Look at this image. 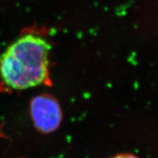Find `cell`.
<instances>
[{
  "mask_svg": "<svg viewBox=\"0 0 158 158\" xmlns=\"http://www.w3.org/2000/svg\"><path fill=\"white\" fill-rule=\"evenodd\" d=\"M50 45L39 35L18 37L0 54V92L39 86L48 76Z\"/></svg>",
  "mask_w": 158,
  "mask_h": 158,
  "instance_id": "1",
  "label": "cell"
},
{
  "mask_svg": "<svg viewBox=\"0 0 158 158\" xmlns=\"http://www.w3.org/2000/svg\"><path fill=\"white\" fill-rule=\"evenodd\" d=\"M30 114L35 127L45 133L56 130L62 121V110L58 102L46 94L37 96L31 100Z\"/></svg>",
  "mask_w": 158,
  "mask_h": 158,
  "instance_id": "2",
  "label": "cell"
},
{
  "mask_svg": "<svg viewBox=\"0 0 158 158\" xmlns=\"http://www.w3.org/2000/svg\"><path fill=\"white\" fill-rule=\"evenodd\" d=\"M112 158H138L136 156L133 155H130V154H122V155H116L115 157Z\"/></svg>",
  "mask_w": 158,
  "mask_h": 158,
  "instance_id": "3",
  "label": "cell"
},
{
  "mask_svg": "<svg viewBox=\"0 0 158 158\" xmlns=\"http://www.w3.org/2000/svg\"><path fill=\"white\" fill-rule=\"evenodd\" d=\"M0 138H5V135H4L2 133L1 130H0Z\"/></svg>",
  "mask_w": 158,
  "mask_h": 158,
  "instance_id": "4",
  "label": "cell"
}]
</instances>
